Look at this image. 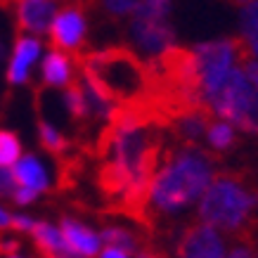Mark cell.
Listing matches in <instances>:
<instances>
[{
    "label": "cell",
    "mask_w": 258,
    "mask_h": 258,
    "mask_svg": "<svg viewBox=\"0 0 258 258\" xmlns=\"http://www.w3.org/2000/svg\"><path fill=\"white\" fill-rule=\"evenodd\" d=\"M218 159L204 152L199 145H180L175 149H164L154 178L147 189L145 220L175 218L202 199L216 175Z\"/></svg>",
    "instance_id": "cell-1"
},
{
    "label": "cell",
    "mask_w": 258,
    "mask_h": 258,
    "mask_svg": "<svg viewBox=\"0 0 258 258\" xmlns=\"http://www.w3.org/2000/svg\"><path fill=\"white\" fill-rule=\"evenodd\" d=\"M81 74L114 104H152L154 81L149 64L125 45H109L81 57Z\"/></svg>",
    "instance_id": "cell-2"
},
{
    "label": "cell",
    "mask_w": 258,
    "mask_h": 258,
    "mask_svg": "<svg viewBox=\"0 0 258 258\" xmlns=\"http://www.w3.org/2000/svg\"><path fill=\"white\" fill-rule=\"evenodd\" d=\"M197 216L237 242L253 239L258 227V182L244 171L216 173L199 199Z\"/></svg>",
    "instance_id": "cell-3"
},
{
    "label": "cell",
    "mask_w": 258,
    "mask_h": 258,
    "mask_svg": "<svg viewBox=\"0 0 258 258\" xmlns=\"http://www.w3.org/2000/svg\"><path fill=\"white\" fill-rule=\"evenodd\" d=\"M195 50L197 57V69H199V83H202L204 102L209 104L211 95L220 88V83L227 79V74L237 67L251 62L253 52H251L249 43L244 36H230V38L209 40V43H199Z\"/></svg>",
    "instance_id": "cell-4"
},
{
    "label": "cell",
    "mask_w": 258,
    "mask_h": 258,
    "mask_svg": "<svg viewBox=\"0 0 258 258\" xmlns=\"http://www.w3.org/2000/svg\"><path fill=\"white\" fill-rule=\"evenodd\" d=\"M209 107L232 128L258 135V90L242 67L227 74V79L211 95Z\"/></svg>",
    "instance_id": "cell-5"
},
{
    "label": "cell",
    "mask_w": 258,
    "mask_h": 258,
    "mask_svg": "<svg viewBox=\"0 0 258 258\" xmlns=\"http://www.w3.org/2000/svg\"><path fill=\"white\" fill-rule=\"evenodd\" d=\"M125 38L131 50L142 55L147 62L159 57L166 47L175 45V31L168 17H135L128 22Z\"/></svg>",
    "instance_id": "cell-6"
},
{
    "label": "cell",
    "mask_w": 258,
    "mask_h": 258,
    "mask_svg": "<svg viewBox=\"0 0 258 258\" xmlns=\"http://www.w3.org/2000/svg\"><path fill=\"white\" fill-rule=\"evenodd\" d=\"M50 45L62 52H79L86 45L88 36V17H86V5L76 0L69 3L62 12H57L52 24H50Z\"/></svg>",
    "instance_id": "cell-7"
},
{
    "label": "cell",
    "mask_w": 258,
    "mask_h": 258,
    "mask_svg": "<svg viewBox=\"0 0 258 258\" xmlns=\"http://www.w3.org/2000/svg\"><path fill=\"white\" fill-rule=\"evenodd\" d=\"M178 258H225V242L218 235V230L209 223H192L185 227V232L180 237Z\"/></svg>",
    "instance_id": "cell-8"
},
{
    "label": "cell",
    "mask_w": 258,
    "mask_h": 258,
    "mask_svg": "<svg viewBox=\"0 0 258 258\" xmlns=\"http://www.w3.org/2000/svg\"><path fill=\"white\" fill-rule=\"evenodd\" d=\"M86 10H95L104 19H123V17H168L171 0H81Z\"/></svg>",
    "instance_id": "cell-9"
},
{
    "label": "cell",
    "mask_w": 258,
    "mask_h": 258,
    "mask_svg": "<svg viewBox=\"0 0 258 258\" xmlns=\"http://www.w3.org/2000/svg\"><path fill=\"white\" fill-rule=\"evenodd\" d=\"M64 244H67V258H97L104 242L97 230L86 225L79 218H62L59 220Z\"/></svg>",
    "instance_id": "cell-10"
},
{
    "label": "cell",
    "mask_w": 258,
    "mask_h": 258,
    "mask_svg": "<svg viewBox=\"0 0 258 258\" xmlns=\"http://www.w3.org/2000/svg\"><path fill=\"white\" fill-rule=\"evenodd\" d=\"M40 52H43V45L36 36H19L15 40V47H12V55H10L8 62V71H5V79H8L10 86H24L31 81V71L36 67V62L40 59Z\"/></svg>",
    "instance_id": "cell-11"
},
{
    "label": "cell",
    "mask_w": 258,
    "mask_h": 258,
    "mask_svg": "<svg viewBox=\"0 0 258 258\" xmlns=\"http://www.w3.org/2000/svg\"><path fill=\"white\" fill-rule=\"evenodd\" d=\"M12 171H15L17 185L33 189L36 195H45L47 189L52 187V182H55L50 164L40 154H33V152H24L22 159L12 166Z\"/></svg>",
    "instance_id": "cell-12"
},
{
    "label": "cell",
    "mask_w": 258,
    "mask_h": 258,
    "mask_svg": "<svg viewBox=\"0 0 258 258\" xmlns=\"http://www.w3.org/2000/svg\"><path fill=\"white\" fill-rule=\"evenodd\" d=\"M74 79H76V67H74L71 55L52 47V50L43 57V64H40V83L45 88L64 90Z\"/></svg>",
    "instance_id": "cell-13"
},
{
    "label": "cell",
    "mask_w": 258,
    "mask_h": 258,
    "mask_svg": "<svg viewBox=\"0 0 258 258\" xmlns=\"http://www.w3.org/2000/svg\"><path fill=\"white\" fill-rule=\"evenodd\" d=\"M31 239L40 253L67 258V244H64L62 230L55 223H50V220H36V225L31 230Z\"/></svg>",
    "instance_id": "cell-14"
},
{
    "label": "cell",
    "mask_w": 258,
    "mask_h": 258,
    "mask_svg": "<svg viewBox=\"0 0 258 258\" xmlns=\"http://www.w3.org/2000/svg\"><path fill=\"white\" fill-rule=\"evenodd\" d=\"M100 237H102V242H104V246L123 249V251H128L131 256H133V253H140V239H138L131 230H125V227H121V225L102 227Z\"/></svg>",
    "instance_id": "cell-15"
},
{
    "label": "cell",
    "mask_w": 258,
    "mask_h": 258,
    "mask_svg": "<svg viewBox=\"0 0 258 258\" xmlns=\"http://www.w3.org/2000/svg\"><path fill=\"white\" fill-rule=\"evenodd\" d=\"M239 24H242V36L249 43L251 52L258 55V0H251L242 8Z\"/></svg>",
    "instance_id": "cell-16"
},
{
    "label": "cell",
    "mask_w": 258,
    "mask_h": 258,
    "mask_svg": "<svg viewBox=\"0 0 258 258\" xmlns=\"http://www.w3.org/2000/svg\"><path fill=\"white\" fill-rule=\"evenodd\" d=\"M24 145L19 140V135L10 128H0V166H12L22 159Z\"/></svg>",
    "instance_id": "cell-17"
},
{
    "label": "cell",
    "mask_w": 258,
    "mask_h": 258,
    "mask_svg": "<svg viewBox=\"0 0 258 258\" xmlns=\"http://www.w3.org/2000/svg\"><path fill=\"white\" fill-rule=\"evenodd\" d=\"M206 140L213 149L218 152H225V149H232L237 142L235 128L227 123V121H211L209 128H206Z\"/></svg>",
    "instance_id": "cell-18"
},
{
    "label": "cell",
    "mask_w": 258,
    "mask_h": 258,
    "mask_svg": "<svg viewBox=\"0 0 258 258\" xmlns=\"http://www.w3.org/2000/svg\"><path fill=\"white\" fill-rule=\"evenodd\" d=\"M38 140L47 152H55V154L67 149V138H64L62 128H57V125L52 123V121H47V118H40L38 121Z\"/></svg>",
    "instance_id": "cell-19"
},
{
    "label": "cell",
    "mask_w": 258,
    "mask_h": 258,
    "mask_svg": "<svg viewBox=\"0 0 258 258\" xmlns=\"http://www.w3.org/2000/svg\"><path fill=\"white\" fill-rule=\"evenodd\" d=\"M33 225H36L33 216H29V213H12V223H10L12 232H17V235H31Z\"/></svg>",
    "instance_id": "cell-20"
},
{
    "label": "cell",
    "mask_w": 258,
    "mask_h": 258,
    "mask_svg": "<svg viewBox=\"0 0 258 258\" xmlns=\"http://www.w3.org/2000/svg\"><path fill=\"white\" fill-rule=\"evenodd\" d=\"M17 187L15 171L10 166H0V199H10Z\"/></svg>",
    "instance_id": "cell-21"
},
{
    "label": "cell",
    "mask_w": 258,
    "mask_h": 258,
    "mask_svg": "<svg viewBox=\"0 0 258 258\" xmlns=\"http://www.w3.org/2000/svg\"><path fill=\"white\" fill-rule=\"evenodd\" d=\"M38 197L40 195H36L33 189H29V187H19L17 185L15 187V192H12V204H17V206H22V209H26V206H31V204H36L38 202Z\"/></svg>",
    "instance_id": "cell-22"
},
{
    "label": "cell",
    "mask_w": 258,
    "mask_h": 258,
    "mask_svg": "<svg viewBox=\"0 0 258 258\" xmlns=\"http://www.w3.org/2000/svg\"><path fill=\"white\" fill-rule=\"evenodd\" d=\"M227 258H258L256 242H253V239H244V242L235 244Z\"/></svg>",
    "instance_id": "cell-23"
},
{
    "label": "cell",
    "mask_w": 258,
    "mask_h": 258,
    "mask_svg": "<svg viewBox=\"0 0 258 258\" xmlns=\"http://www.w3.org/2000/svg\"><path fill=\"white\" fill-rule=\"evenodd\" d=\"M5 232L8 230L0 232V251H5V256H10V253L19 251V242H17V232L15 235H5Z\"/></svg>",
    "instance_id": "cell-24"
},
{
    "label": "cell",
    "mask_w": 258,
    "mask_h": 258,
    "mask_svg": "<svg viewBox=\"0 0 258 258\" xmlns=\"http://www.w3.org/2000/svg\"><path fill=\"white\" fill-rule=\"evenodd\" d=\"M97 258H133V256L123 249H116V246H102V251L97 253Z\"/></svg>",
    "instance_id": "cell-25"
},
{
    "label": "cell",
    "mask_w": 258,
    "mask_h": 258,
    "mask_svg": "<svg viewBox=\"0 0 258 258\" xmlns=\"http://www.w3.org/2000/svg\"><path fill=\"white\" fill-rule=\"evenodd\" d=\"M10 223H12V213L8 211V206L0 204V232H3V230H10Z\"/></svg>",
    "instance_id": "cell-26"
},
{
    "label": "cell",
    "mask_w": 258,
    "mask_h": 258,
    "mask_svg": "<svg viewBox=\"0 0 258 258\" xmlns=\"http://www.w3.org/2000/svg\"><path fill=\"white\" fill-rule=\"evenodd\" d=\"M138 258H164V256H157V253H152V251H140Z\"/></svg>",
    "instance_id": "cell-27"
},
{
    "label": "cell",
    "mask_w": 258,
    "mask_h": 258,
    "mask_svg": "<svg viewBox=\"0 0 258 258\" xmlns=\"http://www.w3.org/2000/svg\"><path fill=\"white\" fill-rule=\"evenodd\" d=\"M5 258H31V256H26L22 251H15V253H10V256H5Z\"/></svg>",
    "instance_id": "cell-28"
},
{
    "label": "cell",
    "mask_w": 258,
    "mask_h": 258,
    "mask_svg": "<svg viewBox=\"0 0 258 258\" xmlns=\"http://www.w3.org/2000/svg\"><path fill=\"white\" fill-rule=\"evenodd\" d=\"M230 3H232V5H239V8H242V5H246V3H251V0H230Z\"/></svg>",
    "instance_id": "cell-29"
},
{
    "label": "cell",
    "mask_w": 258,
    "mask_h": 258,
    "mask_svg": "<svg viewBox=\"0 0 258 258\" xmlns=\"http://www.w3.org/2000/svg\"><path fill=\"white\" fill-rule=\"evenodd\" d=\"M0 5H3V8H5V5H8V0H0Z\"/></svg>",
    "instance_id": "cell-30"
},
{
    "label": "cell",
    "mask_w": 258,
    "mask_h": 258,
    "mask_svg": "<svg viewBox=\"0 0 258 258\" xmlns=\"http://www.w3.org/2000/svg\"><path fill=\"white\" fill-rule=\"evenodd\" d=\"M45 258H62V256H45Z\"/></svg>",
    "instance_id": "cell-31"
}]
</instances>
